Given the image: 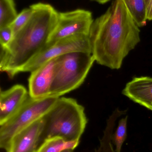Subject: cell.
<instances>
[{"label": "cell", "instance_id": "4fadbf2b", "mask_svg": "<svg viewBox=\"0 0 152 152\" xmlns=\"http://www.w3.org/2000/svg\"><path fill=\"white\" fill-rule=\"evenodd\" d=\"M79 143V140L67 141L60 137H54L45 140L37 152H61L68 149L74 150Z\"/></svg>", "mask_w": 152, "mask_h": 152}, {"label": "cell", "instance_id": "6da1fadb", "mask_svg": "<svg viewBox=\"0 0 152 152\" xmlns=\"http://www.w3.org/2000/svg\"><path fill=\"white\" fill-rule=\"evenodd\" d=\"M139 27L122 0H114L94 20L89 34L92 53L98 64L121 68L124 58L141 41Z\"/></svg>", "mask_w": 152, "mask_h": 152}, {"label": "cell", "instance_id": "5bb4252c", "mask_svg": "<svg viewBox=\"0 0 152 152\" xmlns=\"http://www.w3.org/2000/svg\"><path fill=\"white\" fill-rule=\"evenodd\" d=\"M139 27H143L147 20V6L145 0H122Z\"/></svg>", "mask_w": 152, "mask_h": 152}, {"label": "cell", "instance_id": "9a60e30c", "mask_svg": "<svg viewBox=\"0 0 152 152\" xmlns=\"http://www.w3.org/2000/svg\"><path fill=\"white\" fill-rule=\"evenodd\" d=\"M18 15L13 0H0V28L10 26Z\"/></svg>", "mask_w": 152, "mask_h": 152}, {"label": "cell", "instance_id": "30bf717a", "mask_svg": "<svg viewBox=\"0 0 152 152\" xmlns=\"http://www.w3.org/2000/svg\"><path fill=\"white\" fill-rule=\"evenodd\" d=\"M29 96L24 86L16 85L0 93V125L11 118Z\"/></svg>", "mask_w": 152, "mask_h": 152}, {"label": "cell", "instance_id": "7402d4cb", "mask_svg": "<svg viewBox=\"0 0 152 152\" xmlns=\"http://www.w3.org/2000/svg\"><path fill=\"white\" fill-rule=\"evenodd\" d=\"M145 2H146V5H147V8H148V5H149V3H150L151 0H145Z\"/></svg>", "mask_w": 152, "mask_h": 152}, {"label": "cell", "instance_id": "e0dca14e", "mask_svg": "<svg viewBox=\"0 0 152 152\" xmlns=\"http://www.w3.org/2000/svg\"><path fill=\"white\" fill-rule=\"evenodd\" d=\"M33 12L31 6L22 10L18 14L17 18L13 21L10 26L11 28L14 36L18 32L30 19Z\"/></svg>", "mask_w": 152, "mask_h": 152}, {"label": "cell", "instance_id": "277c9868", "mask_svg": "<svg viewBox=\"0 0 152 152\" xmlns=\"http://www.w3.org/2000/svg\"><path fill=\"white\" fill-rule=\"evenodd\" d=\"M95 61L92 53L82 51L69 53L56 58L49 96L60 97L79 87Z\"/></svg>", "mask_w": 152, "mask_h": 152}, {"label": "cell", "instance_id": "3957f363", "mask_svg": "<svg viewBox=\"0 0 152 152\" xmlns=\"http://www.w3.org/2000/svg\"><path fill=\"white\" fill-rule=\"evenodd\" d=\"M43 118L40 145L46 139L54 137L67 141L79 140L87 123L84 108L75 99L66 97H59Z\"/></svg>", "mask_w": 152, "mask_h": 152}, {"label": "cell", "instance_id": "7a4b0ae2", "mask_svg": "<svg viewBox=\"0 0 152 152\" xmlns=\"http://www.w3.org/2000/svg\"><path fill=\"white\" fill-rule=\"evenodd\" d=\"M30 6L33 12L27 23L8 46L1 48L0 69L11 78L45 48L58 20L59 12L51 4L40 2Z\"/></svg>", "mask_w": 152, "mask_h": 152}, {"label": "cell", "instance_id": "ba28073f", "mask_svg": "<svg viewBox=\"0 0 152 152\" xmlns=\"http://www.w3.org/2000/svg\"><path fill=\"white\" fill-rule=\"evenodd\" d=\"M43 127L42 118L21 130L11 140L6 152H37Z\"/></svg>", "mask_w": 152, "mask_h": 152}, {"label": "cell", "instance_id": "44dd1931", "mask_svg": "<svg viewBox=\"0 0 152 152\" xmlns=\"http://www.w3.org/2000/svg\"><path fill=\"white\" fill-rule=\"evenodd\" d=\"M61 152H73V150L71 149H68V150H64Z\"/></svg>", "mask_w": 152, "mask_h": 152}, {"label": "cell", "instance_id": "d6986e66", "mask_svg": "<svg viewBox=\"0 0 152 152\" xmlns=\"http://www.w3.org/2000/svg\"><path fill=\"white\" fill-rule=\"evenodd\" d=\"M147 20H152V0L150 1L147 8Z\"/></svg>", "mask_w": 152, "mask_h": 152}, {"label": "cell", "instance_id": "2e32d148", "mask_svg": "<svg viewBox=\"0 0 152 152\" xmlns=\"http://www.w3.org/2000/svg\"><path fill=\"white\" fill-rule=\"evenodd\" d=\"M128 116L122 118L119 121L118 125L112 137V142L115 145V152H121V148L127 136Z\"/></svg>", "mask_w": 152, "mask_h": 152}, {"label": "cell", "instance_id": "9c48e42d", "mask_svg": "<svg viewBox=\"0 0 152 152\" xmlns=\"http://www.w3.org/2000/svg\"><path fill=\"white\" fill-rule=\"evenodd\" d=\"M56 58L53 59L31 72L29 79V94L33 99L49 96L53 81Z\"/></svg>", "mask_w": 152, "mask_h": 152}, {"label": "cell", "instance_id": "ffe728a7", "mask_svg": "<svg viewBox=\"0 0 152 152\" xmlns=\"http://www.w3.org/2000/svg\"><path fill=\"white\" fill-rule=\"evenodd\" d=\"M92 1H95L99 3L104 4L108 2V1H110V0H92Z\"/></svg>", "mask_w": 152, "mask_h": 152}, {"label": "cell", "instance_id": "7c38bea8", "mask_svg": "<svg viewBox=\"0 0 152 152\" xmlns=\"http://www.w3.org/2000/svg\"><path fill=\"white\" fill-rule=\"evenodd\" d=\"M123 111L117 109L107 120V125L104 131L103 135L100 139V145L93 152H115L112 142V137L117 119L124 114Z\"/></svg>", "mask_w": 152, "mask_h": 152}, {"label": "cell", "instance_id": "ac0fdd59", "mask_svg": "<svg viewBox=\"0 0 152 152\" xmlns=\"http://www.w3.org/2000/svg\"><path fill=\"white\" fill-rule=\"evenodd\" d=\"M14 35L10 26L0 28V43L1 48L8 46L13 39Z\"/></svg>", "mask_w": 152, "mask_h": 152}, {"label": "cell", "instance_id": "8992f818", "mask_svg": "<svg viewBox=\"0 0 152 152\" xmlns=\"http://www.w3.org/2000/svg\"><path fill=\"white\" fill-rule=\"evenodd\" d=\"M77 51L92 53L89 35L79 34L69 37L46 46L41 52L21 69L20 73H31L53 59L66 53Z\"/></svg>", "mask_w": 152, "mask_h": 152}, {"label": "cell", "instance_id": "8fae6325", "mask_svg": "<svg viewBox=\"0 0 152 152\" xmlns=\"http://www.w3.org/2000/svg\"><path fill=\"white\" fill-rule=\"evenodd\" d=\"M122 94L131 101L152 111V77H134L127 83Z\"/></svg>", "mask_w": 152, "mask_h": 152}, {"label": "cell", "instance_id": "52a82bcc", "mask_svg": "<svg viewBox=\"0 0 152 152\" xmlns=\"http://www.w3.org/2000/svg\"><path fill=\"white\" fill-rule=\"evenodd\" d=\"M91 12L83 9L59 12L58 20L51 33L46 46L59 40L79 34L89 35L93 22Z\"/></svg>", "mask_w": 152, "mask_h": 152}, {"label": "cell", "instance_id": "5b68a950", "mask_svg": "<svg viewBox=\"0 0 152 152\" xmlns=\"http://www.w3.org/2000/svg\"><path fill=\"white\" fill-rule=\"evenodd\" d=\"M59 97L48 96L35 99L29 96L19 110L11 118L0 125V147L5 151L13 137L21 130L43 118Z\"/></svg>", "mask_w": 152, "mask_h": 152}]
</instances>
